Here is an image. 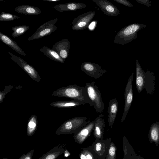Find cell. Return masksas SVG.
I'll return each mask as SVG.
<instances>
[{
  "instance_id": "1",
  "label": "cell",
  "mask_w": 159,
  "mask_h": 159,
  "mask_svg": "<svg viewBox=\"0 0 159 159\" xmlns=\"http://www.w3.org/2000/svg\"><path fill=\"white\" fill-rule=\"evenodd\" d=\"M53 96L67 98L88 103L90 107L93 104L89 99L85 86L75 84L70 85L59 88L53 92Z\"/></svg>"
},
{
  "instance_id": "2",
  "label": "cell",
  "mask_w": 159,
  "mask_h": 159,
  "mask_svg": "<svg viewBox=\"0 0 159 159\" xmlns=\"http://www.w3.org/2000/svg\"><path fill=\"white\" fill-rule=\"evenodd\" d=\"M147 26L145 25L140 23L129 25L122 28L117 32L113 42L121 45L130 43L137 37L138 31Z\"/></svg>"
},
{
  "instance_id": "3",
  "label": "cell",
  "mask_w": 159,
  "mask_h": 159,
  "mask_svg": "<svg viewBox=\"0 0 159 159\" xmlns=\"http://www.w3.org/2000/svg\"><path fill=\"white\" fill-rule=\"evenodd\" d=\"M87 118L78 116L71 118L63 123L57 129L55 134L57 135L67 134L76 131L89 122Z\"/></svg>"
},
{
  "instance_id": "4",
  "label": "cell",
  "mask_w": 159,
  "mask_h": 159,
  "mask_svg": "<svg viewBox=\"0 0 159 159\" xmlns=\"http://www.w3.org/2000/svg\"><path fill=\"white\" fill-rule=\"evenodd\" d=\"M85 87L95 111L99 113H102L104 109V103L102 99L101 91L95 85V82L92 81L87 83Z\"/></svg>"
},
{
  "instance_id": "5",
  "label": "cell",
  "mask_w": 159,
  "mask_h": 159,
  "mask_svg": "<svg viewBox=\"0 0 159 159\" xmlns=\"http://www.w3.org/2000/svg\"><path fill=\"white\" fill-rule=\"evenodd\" d=\"M58 19L56 18L47 22L41 25L36 30L35 32L29 38L28 41H31L43 37L50 34L56 31L57 27L55 25Z\"/></svg>"
},
{
  "instance_id": "6",
  "label": "cell",
  "mask_w": 159,
  "mask_h": 159,
  "mask_svg": "<svg viewBox=\"0 0 159 159\" xmlns=\"http://www.w3.org/2000/svg\"><path fill=\"white\" fill-rule=\"evenodd\" d=\"M96 14L95 11L85 12L75 18L71 24V29L75 30H82L87 27L94 17Z\"/></svg>"
},
{
  "instance_id": "7",
  "label": "cell",
  "mask_w": 159,
  "mask_h": 159,
  "mask_svg": "<svg viewBox=\"0 0 159 159\" xmlns=\"http://www.w3.org/2000/svg\"><path fill=\"white\" fill-rule=\"evenodd\" d=\"M81 69L87 75L96 79H99L107 72L106 70L102 68L98 64L87 61L82 64Z\"/></svg>"
},
{
  "instance_id": "8",
  "label": "cell",
  "mask_w": 159,
  "mask_h": 159,
  "mask_svg": "<svg viewBox=\"0 0 159 159\" xmlns=\"http://www.w3.org/2000/svg\"><path fill=\"white\" fill-rule=\"evenodd\" d=\"M11 59L18 65L33 80L39 82L40 77L37 71L32 66L27 63L22 59L9 52Z\"/></svg>"
},
{
  "instance_id": "9",
  "label": "cell",
  "mask_w": 159,
  "mask_h": 159,
  "mask_svg": "<svg viewBox=\"0 0 159 159\" xmlns=\"http://www.w3.org/2000/svg\"><path fill=\"white\" fill-rule=\"evenodd\" d=\"M133 75L134 73H133L129 77L125 88L124 108L121 122L123 121L125 119L132 102L133 96L132 89Z\"/></svg>"
},
{
  "instance_id": "10",
  "label": "cell",
  "mask_w": 159,
  "mask_h": 159,
  "mask_svg": "<svg viewBox=\"0 0 159 159\" xmlns=\"http://www.w3.org/2000/svg\"><path fill=\"white\" fill-rule=\"evenodd\" d=\"M106 15L116 16L120 12L118 9L110 2L107 0H92Z\"/></svg>"
},
{
  "instance_id": "11",
  "label": "cell",
  "mask_w": 159,
  "mask_h": 159,
  "mask_svg": "<svg viewBox=\"0 0 159 159\" xmlns=\"http://www.w3.org/2000/svg\"><path fill=\"white\" fill-rule=\"evenodd\" d=\"M70 47V41L67 39L61 40L54 44L52 49L64 61L68 57Z\"/></svg>"
},
{
  "instance_id": "12",
  "label": "cell",
  "mask_w": 159,
  "mask_h": 159,
  "mask_svg": "<svg viewBox=\"0 0 159 159\" xmlns=\"http://www.w3.org/2000/svg\"><path fill=\"white\" fill-rule=\"evenodd\" d=\"M86 5L81 2H69L56 5L53 7L59 12L75 11L85 8Z\"/></svg>"
},
{
  "instance_id": "13",
  "label": "cell",
  "mask_w": 159,
  "mask_h": 159,
  "mask_svg": "<svg viewBox=\"0 0 159 159\" xmlns=\"http://www.w3.org/2000/svg\"><path fill=\"white\" fill-rule=\"evenodd\" d=\"M118 111V102L116 98L110 100L108 107V121L109 126L112 127Z\"/></svg>"
},
{
  "instance_id": "14",
  "label": "cell",
  "mask_w": 159,
  "mask_h": 159,
  "mask_svg": "<svg viewBox=\"0 0 159 159\" xmlns=\"http://www.w3.org/2000/svg\"><path fill=\"white\" fill-rule=\"evenodd\" d=\"M136 86L139 93L144 89V71L143 70L138 60H136Z\"/></svg>"
},
{
  "instance_id": "15",
  "label": "cell",
  "mask_w": 159,
  "mask_h": 159,
  "mask_svg": "<svg viewBox=\"0 0 159 159\" xmlns=\"http://www.w3.org/2000/svg\"><path fill=\"white\" fill-rule=\"evenodd\" d=\"M15 11L19 13L27 15H38L41 11L39 8L29 5H21L16 7Z\"/></svg>"
},
{
  "instance_id": "16",
  "label": "cell",
  "mask_w": 159,
  "mask_h": 159,
  "mask_svg": "<svg viewBox=\"0 0 159 159\" xmlns=\"http://www.w3.org/2000/svg\"><path fill=\"white\" fill-rule=\"evenodd\" d=\"M0 40L21 55H26L25 53L16 42L1 32H0Z\"/></svg>"
},
{
  "instance_id": "17",
  "label": "cell",
  "mask_w": 159,
  "mask_h": 159,
  "mask_svg": "<svg viewBox=\"0 0 159 159\" xmlns=\"http://www.w3.org/2000/svg\"><path fill=\"white\" fill-rule=\"evenodd\" d=\"M144 89L149 95H152L154 91L155 78L153 74L149 71H144Z\"/></svg>"
},
{
  "instance_id": "18",
  "label": "cell",
  "mask_w": 159,
  "mask_h": 159,
  "mask_svg": "<svg viewBox=\"0 0 159 159\" xmlns=\"http://www.w3.org/2000/svg\"><path fill=\"white\" fill-rule=\"evenodd\" d=\"M85 104L84 102L80 101L73 100L67 101H59L52 102L51 106L58 108H66L74 107Z\"/></svg>"
},
{
  "instance_id": "19",
  "label": "cell",
  "mask_w": 159,
  "mask_h": 159,
  "mask_svg": "<svg viewBox=\"0 0 159 159\" xmlns=\"http://www.w3.org/2000/svg\"><path fill=\"white\" fill-rule=\"evenodd\" d=\"M39 50L52 60L62 63L65 62V61L61 57L59 54L52 48H50L45 46L40 48Z\"/></svg>"
},
{
  "instance_id": "20",
  "label": "cell",
  "mask_w": 159,
  "mask_h": 159,
  "mask_svg": "<svg viewBox=\"0 0 159 159\" xmlns=\"http://www.w3.org/2000/svg\"><path fill=\"white\" fill-rule=\"evenodd\" d=\"M64 151V149L61 145H57L37 159H56Z\"/></svg>"
},
{
  "instance_id": "21",
  "label": "cell",
  "mask_w": 159,
  "mask_h": 159,
  "mask_svg": "<svg viewBox=\"0 0 159 159\" xmlns=\"http://www.w3.org/2000/svg\"><path fill=\"white\" fill-rule=\"evenodd\" d=\"M38 127V120L35 115H33L29 118L27 128V134L31 136L35 133Z\"/></svg>"
},
{
  "instance_id": "22",
  "label": "cell",
  "mask_w": 159,
  "mask_h": 159,
  "mask_svg": "<svg viewBox=\"0 0 159 159\" xmlns=\"http://www.w3.org/2000/svg\"><path fill=\"white\" fill-rule=\"evenodd\" d=\"M29 26L22 25L13 27L11 28L13 32L11 36L14 38L17 37L24 34L29 29Z\"/></svg>"
},
{
  "instance_id": "23",
  "label": "cell",
  "mask_w": 159,
  "mask_h": 159,
  "mask_svg": "<svg viewBox=\"0 0 159 159\" xmlns=\"http://www.w3.org/2000/svg\"><path fill=\"white\" fill-rule=\"evenodd\" d=\"M18 16L8 13L2 12L0 15V21H11L13 20L16 19H20Z\"/></svg>"
},
{
  "instance_id": "24",
  "label": "cell",
  "mask_w": 159,
  "mask_h": 159,
  "mask_svg": "<svg viewBox=\"0 0 159 159\" xmlns=\"http://www.w3.org/2000/svg\"><path fill=\"white\" fill-rule=\"evenodd\" d=\"M13 87V86L12 85H8L5 86L3 91H0V103H1L3 101L6 95L9 92Z\"/></svg>"
},
{
  "instance_id": "25",
  "label": "cell",
  "mask_w": 159,
  "mask_h": 159,
  "mask_svg": "<svg viewBox=\"0 0 159 159\" xmlns=\"http://www.w3.org/2000/svg\"><path fill=\"white\" fill-rule=\"evenodd\" d=\"M34 149L31 150L26 154L22 155L19 159H32Z\"/></svg>"
},
{
  "instance_id": "26",
  "label": "cell",
  "mask_w": 159,
  "mask_h": 159,
  "mask_svg": "<svg viewBox=\"0 0 159 159\" xmlns=\"http://www.w3.org/2000/svg\"><path fill=\"white\" fill-rule=\"evenodd\" d=\"M116 2L124 5L125 6L131 7H133V5L127 0H114Z\"/></svg>"
},
{
  "instance_id": "27",
  "label": "cell",
  "mask_w": 159,
  "mask_h": 159,
  "mask_svg": "<svg viewBox=\"0 0 159 159\" xmlns=\"http://www.w3.org/2000/svg\"><path fill=\"white\" fill-rule=\"evenodd\" d=\"M138 3L144 5L148 7H150L151 5L152 1L148 0H135Z\"/></svg>"
},
{
  "instance_id": "28",
  "label": "cell",
  "mask_w": 159,
  "mask_h": 159,
  "mask_svg": "<svg viewBox=\"0 0 159 159\" xmlns=\"http://www.w3.org/2000/svg\"><path fill=\"white\" fill-rule=\"evenodd\" d=\"M156 126H154V127L152 130L151 132V135L152 139L155 140H157L158 138V135L157 131L155 130Z\"/></svg>"
},
{
  "instance_id": "29",
  "label": "cell",
  "mask_w": 159,
  "mask_h": 159,
  "mask_svg": "<svg viewBox=\"0 0 159 159\" xmlns=\"http://www.w3.org/2000/svg\"><path fill=\"white\" fill-rule=\"evenodd\" d=\"M97 23V20H94L90 23L88 27V28L89 30L91 31H93L95 29Z\"/></svg>"
},
{
  "instance_id": "30",
  "label": "cell",
  "mask_w": 159,
  "mask_h": 159,
  "mask_svg": "<svg viewBox=\"0 0 159 159\" xmlns=\"http://www.w3.org/2000/svg\"><path fill=\"white\" fill-rule=\"evenodd\" d=\"M115 152V148L114 147H111L110 148L109 150V153L110 155L113 156Z\"/></svg>"
},
{
  "instance_id": "31",
  "label": "cell",
  "mask_w": 159,
  "mask_h": 159,
  "mask_svg": "<svg viewBox=\"0 0 159 159\" xmlns=\"http://www.w3.org/2000/svg\"><path fill=\"white\" fill-rule=\"evenodd\" d=\"M101 148V144L100 143H98L96 145V149L97 151H99Z\"/></svg>"
},
{
  "instance_id": "32",
  "label": "cell",
  "mask_w": 159,
  "mask_h": 159,
  "mask_svg": "<svg viewBox=\"0 0 159 159\" xmlns=\"http://www.w3.org/2000/svg\"><path fill=\"white\" fill-rule=\"evenodd\" d=\"M44 1H47V2H57L58 1H61V0H42Z\"/></svg>"
},
{
  "instance_id": "33",
  "label": "cell",
  "mask_w": 159,
  "mask_h": 159,
  "mask_svg": "<svg viewBox=\"0 0 159 159\" xmlns=\"http://www.w3.org/2000/svg\"><path fill=\"white\" fill-rule=\"evenodd\" d=\"M80 157L81 159H87L86 157L83 154L81 155Z\"/></svg>"
},
{
  "instance_id": "34",
  "label": "cell",
  "mask_w": 159,
  "mask_h": 159,
  "mask_svg": "<svg viewBox=\"0 0 159 159\" xmlns=\"http://www.w3.org/2000/svg\"><path fill=\"white\" fill-rule=\"evenodd\" d=\"M86 157L87 159H92V157L89 154H88Z\"/></svg>"
},
{
  "instance_id": "35",
  "label": "cell",
  "mask_w": 159,
  "mask_h": 159,
  "mask_svg": "<svg viewBox=\"0 0 159 159\" xmlns=\"http://www.w3.org/2000/svg\"><path fill=\"white\" fill-rule=\"evenodd\" d=\"M64 156L65 157H67L69 156V154L67 153H65Z\"/></svg>"
},
{
  "instance_id": "36",
  "label": "cell",
  "mask_w": 159,
  "mask_h": 159,
  "mask_svg": "<svg viewBox=\"0 0 159 159\" xmlns=\"http://www.w3.org/2000/svg\"><path fill=\"white\" fill-rule=\"evenodd\" d=\"M2 159H7V158L6 157H4V158H3Z\"/></svg>"
}]
</instances>
